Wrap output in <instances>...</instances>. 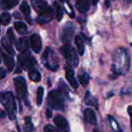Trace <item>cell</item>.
<instances>
[{"label":"cell","mask_w":132,"mask_h":132,"mask_svg":"<svg viewBox=\"0 0 132 132\" xmlns=\"http://www.w3.org/2000/svg\"><path fill=\"white\" fill-rule=\"evenodd\" d=\"M113 72L115 75L126 74L130 68V58L128 50L119 48L114 54Z\"/></svg>","instance_id":"1"},{"label":"cell","mask_w":132,"mask_h":132,"mask_svg":"<svg viewBox=\"0 0 132 132\" xmlns=\"http://www.w3.org/2000/svg\"><path fill=\"white\" fill-rule=\"evenodd\" d=\"M31 5L39 16L36 19L39 23H46L54 16L53 9L48 5L45 0H31Z\"/></svg>","instance_id":"2"},{"label":"cell","mask_w":132,"mask_h":132,"mask_svg":"<svg viewBox=\"0 0 132 132\" xmlns=\"http://www.w3.org/2000/svg\"><path fill=\"white\" fill-rule=\"evenodd\" d=\"M0 103L6 110L7 114L11 120L15 119L17 107L15 97L11 92L0 93Z\"/></svg>","instance_id":"3"},{"label":"cell","mask_w":132,"mask_h":132,"mask_svg":"<svg viewBox=\"0 0 132 132\" xmlns=\"http://www.w3.org/2000/svg\"><path fill=\"white\" fill-rule=\"evenodd\" d=\"M48 104L49 106L56 110H63L64 109V99L63 93L60 90L53 89L48 94Z\"/></svg>","instance_id":"4"},{"label":"cell","mask_w":132,"mask_h":132,"mask_svg":"<svg viewBox=\"0 0 132 132\" xmlns=\"http://www.w3.org/2000/svg\"><path fill=\"white\" fill-rule=\"evenodd\" d=\"M61 53L64 56L67 63L70 67H77L79 64V58L75 49L70 44H64L60 48Z\"/></svg>","instance_id":"5"},{"label":"cell","mask_w":132,"mask_h":132,"mask_svg":"<svg viewBox=\"0 0 132 132\" xmlns=\"http://www.w3.org/2000/svg\"><path fill=\"white\" fill-rule=\"evenodd\" d=\"M13 82L18 96L22 100H26L27 96V86L24 78L15 77L13 79Z\"/></svg>","instance_id":"6"},{"label":"cell","mask_w":132,"mask_h":132,"mask_svg":"<svg viewBox=\"0 0 132 132\" xmlns=\"http://www.w3.org/2000/svg\"><path fill=\"white\" fill-rule=\"evenodd\" d=\"M18 61H19L20 65L25 69L32 68L34 66V65L36 64V60L28 51L22 53L18 57Z\"/></svg>","instance_id":"7"},{"label":"cell","mask_w":132,"mask_h":132,"mask_svg":"<svg viewBox=\"0 0 132 132\" xmlns=\"http://www.w3.org/2000/svg\"><path fill=\"white\" fill-rule=\"evenodd\" d=\"M75 32V27L73 26H67L63 28L61 34V40L64 44H70Z\"/></svg>","instance_id":"8"},{"label":"cell","mask_w":132,"mask_h":132,"mask_svg":"<svg viewBox=\"0 0 132 132\" xmlns=\"http://www.w3.org/2000/svg\"><path fill=\"white\" fill-rule=\"evenodd\" d=\"M54 123L59 128L60 132H69L70 131V128L67 119L61 116V115H57L54 118Z\"/></svg>","instance_id":"9"},{"label":"cell","mask_w":132,"mask_h":132,"mask_svg":"<svg viewBox=\"0 0 132 132\" xmlns=\"http://www.w3.org/2000/svg\"><path fill=\"white\" fill-rule=\"evenodd\" d=\"M30 46L32 50L36 53L39 54L42 50V40L39 34L34 33L30 37Z\"/></svg>","instance_id":"10"},{"label":"cell","mask_w":132,"mask_h":132,"mask_svg":"<svg viewBox=\"0 0 132 132\" xmlns=\"http://www.w3.org/2000/svg\"><path fill=\"white\" fill-rule=\"evenodd\" d=\"M84 121L87 124H93V125H97V115H96L95 112L93 110H91L90 108H87L84 110Z\"/></svg>","instance_id":"11"},{"label":"cell","mask_w":132,"mask_h":132,"mask_svg":"<svg viewBox=\"0 0 132 132\" xmlns=\"http://www.w3.org/2000/svg\"><path fill=\"white\" fill-rule=\"evenodd\" d=\"M29 45V39L27 37H21L15 42L16 49L22 53L28 51Z\"/></svg>","instance_id":"12"},{"label":"cell","mask_w":132,"mask_h":132,"mask_svg":"<svg viewBox=\"0 0 132 132\" xmlns=\"http://www.w3.org/2000/svg\"><path fill=\"white\" fill-rule=\"evenodd\" d=\"M66 78L69 82V84L71 86L72 88L73 89H77L79 86L78 82L77 81L75 78V73L74 71L71 68H69L66 71Z\"/></svg>","instance_id":"13"},{"label":"cell","mask_w":132,"mask_h":132,"mask_svg":"<svg viewBox=\"0 0 132 132\" xmlns=\"http://www.w3.org/2000/svg\"><path fill=\"white\" fill-rule=\"evenodd\" d=\"M92 0H76V7L80 12H86L89 10Z\"/></svg>","instance_id":"14"},{"label":"cell","mask_w":132,"mask_h":132,"mask_svg":"<svg viewBox=\"0 0 132 132\" xmlns=\"http://www.w3.org/2000/svg\"><path fill=\"white\" fill-rule=\"evenodd\" d=\"M18 3L19 0H0V8L4 10H9L16 6Z\"/></svg>","instance_id":"15"},{"label":"cell","mask_w":132,"mask_h":132,"mask_svg":"<svg viewBox=\"0 0 132 132\" xmlns=\"http://www.w3.org/2000/svg\"><path fill=\"white\" fill-rule=\"evenodd\" d=\"M75 44L77 46V52L78 54L82 56L84 55V51H85V46H84V40L82 39V37L80 36V35H77L75 37Z\"/></svg>","instance_id":"16"},{"label":"cell","mask_w":132,"mask_h":132,"mask_svg":"<svg viewBox=\"0 0 132 132\" xmlns=\"http://www.w3.org/2000/svg\"><path fill=\"white\" fill-rule=\"evenodd\" d=\"M85 103L88 106H93L94 107H96L97 109L98 108V100L97 98H95L94 96H93L91 95V93L87 91L86 93V95H85Z\"/></svg>","instance_id":"17"},{"label":"cell","mask_w":132,"mask_h":132,"mask_svg":"<svg viewBox=\"0 0 132 132\" xmlns=\"http://www.w3.org/2000/svg\"><path fill=\"white\" fill-rule=\"evenodd\" d=\"M14 27L18 33L23 35L27 33V26L22 21H16L14 23Z\"/></svg>","instance_id":"18"},{"label":"cell","mask_w":132,"mask_h":132,"mask_svg":"<svg viewBox=\"0 0 132 132\" xmlns=\"http://www.w3.org/2000/svg\"><path fill=\"white\" fill-rule=\"evenodd\" d=\"M29 78L30 80L33 81V82H38L41 80V74L39 73V72L36 69V68H30L29 71Z\"/></svg>","instance_id":"19"},{"label":"cell","mask_w":132,"mask_h":132,"mask_svg":"<svg viewBox=\"0 0 132 132\" xmlns=\"http://www.w3.org/2000/svg\"><path fill=\"white\" fill-rule=\"evenodd\" d=\"M2 56H3V60H4L5 65H6V67L8 68V69L9 71H12L15 65V61H14L13 57H12L9 54H3Z\"/></svg>","instance_id":"20"},{"label":"cell","mask_w":132,"mask_h":132,"mask_svg":"<svg viewBox=\"0 0 132 132\" xmlns=\"http://www.w3.org/2000/svg\"><path fill=\"white\" fill-rule=\"evenodd\" d=\"M78 80L79 82L84 86H87L89 83V80H90V76L89 75L85 72V71H82L80 73H79L78 75Z\"/></svg>","instance_id":"21"},{"label":"cell","mask_w":132,"mask_h":132,"mask_svg":"<svg viewBox=\"0 0 132 132\" xmlns=\"http://www.w3.org/2000/svg\"><path fill=\"white\" fill-rule=\"evenodd\" d=\"M1 43H2V47H4V49H5L8 53H9L10 54H15V51H14L13 47H12V43L8 40V38L6 39L5 37H3V38L2 39Z\"/></svg>","instance_id":"22"},{"label":"cell","mask_w":132,"mask_h":132,"mask_svg":"<svg viewBox=\"0 0 132 132\" xmlns=\"http://www.w3.org/2000/svg\"><path fill=\"white\" fill-rule=\"evenodd\" d=\"M11 16L9 12H2L0 15V23L3 26H7L11 22Z\"/></svg>","instance_id":"23"},{"label":"cell","mask_w":132,"mask_h":132,"mask_svg":"<svg viewBox=\"0 0 132 132\" xmlns=\"http://www.w3.org/2000/svg\"><path fill=\"white\" fill-rule=\"evenodd\" d=\"M36 104L37 106H40L43 102V94H44V89L42 86H39L36 91Z\"/></svg>","instance_id":"24"},{"label":"cell","mask_w":132,"mask_h":132,"mask_svg":"<svg viewBox=\"0 0 132 132\" xmlns=\"http://www.w3.org/2000/svg\"><path fill=\"white\" fill-rule=\"evenodd\" d=\"M54 7H55V10H56V19L58 21H60L63 18V9L62 7L60 6V5L55 2H54Z\"/></svg>","instance_id":"25"},{"label":"cell","mask_w":132,"mask_h":132,"mask_svg":"<svg viewBox=\"0 0 132 132\" xmlns=\"http://www.w3.org/2000/svg\"><path fill=\"white\" fill-rule=\"evenodd\" d=\"M20 10L21 12L25 15L27 17H29L30 16V12H31V10H30V7L29 5L27 4L26 2H22L21 5H20Z\"/></svg>","instance_id":"26"},{"label":"cell","mask_w":132,"mask_h":132,"mask_svg":"<svg viewBox=\"0 0 132 132\" xmlns=\"http://www.w3.org/2000/svg\"><path fill=\"white\" fill-rule=\"evenodd\" d=\"M25 131L26 132H32L33 129V126H32V123L31 121V117H25Z\"/></svg>","instance_id":"27"},{"label":"cell","mask_w":132,"mask_h":132,"mask_svg":"<svg viewBox=\"0 0 132 132\" xmlns=\"http://www.w3.org/2000/svg\"><path fill=\"white\" fill-rule=\"evenodd\" d=\"M7 38L12 44L15 41V36L12 31V28H9L7 31Z\"/></svg>","instance_id":"28"},{"label":"cell","mask_w":132,"mask_h":132,"mask_svg":"<svg viewBox=\"0 0 132 132\" xmlns=\"http://www.w3.org/2000/svg\"><path fill=\"white\" fill-rule=\"evenodd\" d=\"M44 132H59L53 126L47 124L44 127Z\"/></svg>","instance_id":"29"},{"label":"cell","mask_w":132,"mask_h":132,"mask_svg":"<svg viewBox=\"0 0 132 132\" xmlns=\"http://www.w3.org/2000/svg\"><path fill=\"white\" fill-rule=\"evenodd\" d=\"M128 113L131 118V131L132 132V106H129L128 107Z\"/></svg>","instance_id":"30"},{"label":"cell","mask_w":132,"mask_h":132,"mask_svg":"<svg viewBox=\"0 0 132 132\" xmlns=\"http://www.w3.org/2000/svg\"><path fill=\"white\" fill-rule=\"evenodd\" d=\"M6 75V71L3 68H0V80L4 79Z\"/></svg>","instance_id":"31"},{"label":"cell","mask_w":132,"mask_h":132,"mask_svg":"<svg viewBox=\"0 0 132 132\" xmlns=\"http://www.w3.org/2000/svg\"><path fill=\"white\" fill-rule=\"evenodd\" d=\"M6 117V113L4 110H0V118H5Z\"/></svg>","instance_id":"32"},{"label":"cell","mask_w":132,"mask_h":132,"mask_svg":"<svg viewBox=\"0 0 132 132\" xmlns=\"http://www.w3.org/2000/svg\"><path fill=\"white\" fill-rule=\"evenodd\" d=\"M46 117L47 118H50L52 117V113L50 110H46Z\"/></svg>","instance_id":"33"},{"label":"cell","mask_w":132,"mask_h":132,"mask_svg":"<svg viewBox=\"0 0 132 132\" xmlns=\"http://www.w3.org/2000/svg\"><path fill=\"white\" fill-rule=\"evenodd\" d=\"M94 132H100V131H99V130H98V129H97V128H96V129H94Z\"/></svg>","instance_id":"34"},{"label":"cell","mask_w":132,"mask_h":132,"mask_svg":"<svg viewBox=\"0 0 132 132\" xmlns=\"http://www.w3.org/2000/svg\"><path fill=\"white\" fill-rule=\"evenodd\" d=\"M60 1H62V2H63V1H64V0H60Z\"/></svg>","instance_id":"35"},{"label":"cell","mask_w":132,"mask_h":132,"mask_svg":"<svg viewBox=\"0 0 132 132\" xmlns=\"http://www.w3.org/2000/svg\"><path fill=\"white\" fill-rule=\"evenodd\" d=\"M0 63H1V58H0Z\"/></svg>","instance_id":"36"},{"label":"cell","mask_w":132,"mask_h":132,"mask_svg":"<svg viewBox=\"0 0 132 132\" xmlns=\"http://www.w3.org/2000/svg\"><path fill=\"white\" fill-rule=\"evenodd\" d=\"M131 46H132V43H131Z\"/></svg>","instance_id":"37"},{"label":"cell","mask_w":132,"mask_h":132,"mask_svg":"<svg viewBox=\"0 0 132 132\" xmlns=\"http://www.w3.org/2000/svg\"><path fill=\"white\" fill-rule=\"evenodd\" d=\"M12 132H13V131H12Z\"/></svg>","instance_id":"38"}]
</instances>
